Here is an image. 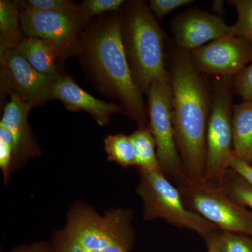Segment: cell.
<instances>
[{"label": "cell", "instance_id": "cell-2", "mask_svg": "<svg viewBox=\"0 0 252 252\" xmlns=\"http://www.w3.org/2000/svg\"><path fill=\"white\" fill-rule=\"evenodd\" d=\"M79 55L98 87L119 99L139 127H149L147 106L134 81L124 48L122 19L101 20L84 33Z\"/></svg>", "mask_w": 252, "mask_h": 252}, {"label": "cell", "instance_id": "cell-9", "mask_svg": "<svg viewBox=\"0 0 252 252\" xmlns=\"http://www.w3.org/2000/svg\"><path fill=\"white\" fill-rule=\"evenodd\" d=\"M0 67L3 88L32 107L54 99L53 91L58 77L36 70L21 55L17 46L0 41Z\"/></svg>", "mask_w": 252, "mask_h": 252}, {"label": "cell", "instance_id": "cell-17", "mask_svg": "<svg viewBox=\"0 0 252 252\" xmlns=\"http://www.w3.org/2000/svg\"><path fill=\"white\" fill-rule=\"evenodd\" d=\"M130 137L135 166L139 170L162 171L158 158L157 144L149 127H139Z\"/></svg>", "mask_w": 252, "mask_h": 252}, {"label": "cell", "instance_id": "cell-21", "mask_svg": "<svg viewBox=\"0 0 252 252\" xmlns=\"http://www.w3.org/2000/svg\"><path fill=\"white\" fill-rule=\"evenodd\" d=\"M208 238L213 241L217 252H252V240L246 235L220 230Z\"/></svg>", "mask_w": 252, "mask_h": 252}, {"label": "cell", "instance_id": "cell-11", "mask_svg": "<svg viewBox=\"0 0 252 252\" xmlns=\"http://www.w3.org/2000/svg\"><path fill=\"white\" fill-rule=\"evenodd\" d=\"M190 57L194 69L202 75L234 78L252 63V47L231 34L190 51Z\"/></svg>", "mask_w": 252, "mask_h": 252}, {"label": "cell", "instance_id": "cell-6", "mask_svg": "<svg viewBox=\"0 0 252 252\" xmlns=\"http://www.w3.org/2000/svg\"><path fill=\"white\" fill-rule=\"evenodd\" d=\"M139 171L137 193L143 202L144 220L162 219L176 228L196 232L205 240L216 233L213 223L186 207L178 189L163 172Z\"/></svg>", "mask_w": 252, "mask_h": 252}, {"label": "cell", "instance_id": "cell-14", "mask_svg": "<svg viewBox=\"0 0 252 252\" xmlns=\"http://www.w3.org/2000/svg\"><path fill=\"white\" fill-rule=\"evenodd\" d=\"M53 97L69 110L89 113L101 126L108 124L111 117L123 109L117 104L95 98L81 89L72 77L64 74L58 77L55 83Z\"/></svg>", "mask_w": 252, "mask_h": 252}, {"label": "cell", "instance_id": "cell-20", "mask_svg": "<svg viewBox=\"0 0 252 252\" xmlns=\"http://www.w3.org/2000/svg\"><path fill=\"white\" fill-rule=\"evenodd\" d=\"M222 188L230 199L240 206L252 209V186L231 169H228L223 181Z\"/></svg>", "mask_w": 252, "mask_h": 252}, {"label": "cell", "instance_id": "cell-22", "mask_svg": "<svg viewBox=\"0 0 252 252\" xmlns=\"http://www.w3.org/2000/svg\"><path fill=\"white\" fill-rule=\"evenodd\" d=\"M238 13V20L233 27V34L242 38L252 47V0H232Z\"/></svg>", "mask_w": 252, "mask_h": 252}, {"label": "cell", "instance_id": "cell-3", "mask_svg": "<svg viewBox=\"0 0 252 252\" xmlns=\"http://www.w3.org/2000/svg\"><path fill=\"white\" fill-rule=\"evenodd\" d=\"M132 217L131 210L123 208L100 215L77 202L68 212L64 228L53 234L52 252H128L135 240Z\"/></svg>", "mask_w": 252, "mask_h": 252}, {"label": "cell", "instance_id": "cell-1", "mask_svg": "<svg viewBox=\"0 0 252 252\" xmlns=\"http://www.w3.org/2000/svg\"><path fill=\"white\" fill-rule=\"evenodd\" d=\"M168 71L176 145L184 175L203 182L212 93L204 75L192 65L190 51L177 46L172 49Z\"/></svg>", "mask_w": 252, "mask_h": 252}, {"label": "cell", "instance_id": "cell-10", "mask_svg": "<svg viewBox=\"0 0 252 252\" xmlns=\"http://www.w3.org/2000/svg\"><path fill=\"white\" fill-rule=\"evenodd\" d=\"M21 23L26 36L51 41L65 59L80 54L84 33L77 14L23 9Z\"/></svg>", "mask_w": 252, "mask_h": 252}, {"label": "cell", "instance_id": "cell-26", "mask_svg": "<svg viewBox=\"0 0 252 252\" xmlns=\"http://www.w3.org/2000/svg\"><path fill=\"white\" fill-rule=\"evenodd\" d=\"M193 2V0H150L149 5L154 16L162 20L172 11Z\"/></svg>", "mask_w": 252, "mask_h": 252}, {"label": "cell", "instance_id": "cell-18", "mask_svg": "<svg viewBox=\"0 0 252 252\" xmlns=\"http://www.w3.org/2000/svg\"><path fill=\"white\" fill-rule=\"evenodd\" d=\"M21 12L18 1H0V41L18 46L22 40Z\"/></svg>", "mask_w": 252, "mask_h": 252}, {"label": "cell", "instance_id": "cell-24", "mask_svg": "<svg viewBox=\"0 0 252 252\" xmlns=\"http://www.w3.org/2000/svg\"><path fill=\"white\" fill-rule=\"evenodd\" d=\"M23 9L77 14L79 5L67 0H28L18 1Z\"/></svg>", "mask_w": 252, "mask_h": 252}, {"label": "cell", "instance_id": "cell-7", "mask_svg": "<svg viewBox=\"0 0 252 252\" xmlns=\"http://www.w3.org/2000/svg\"><path fill=\"white\" fill-rule=\"evenodd\" d=\"M175 183L189 210L221 231L252 237V212L235 203L222 187L193 182L185 175Z\"/></svg>", "mask_w": 252, "mask_h": 252}, {"label": "cell", "instance_id": "cell-28", "mask_svg": "<svg viewBox=\"0 0 252 252\" xmlns=\"http://www.w3.org/2000/svg\"><path fill=\"white\" fill-rule=\"evenodd\" d=\"M230 169L241 176L244 180L252 186V166L250 164L235 156L230 162Z\"/></svg>", "mask_w": 252, "mask_h": 252}, {"label": "cell", "instance_id": "cell-29", "mask_svg": "<svg viewBox=\"0 0 252 252\" xmlns=\"http://www.w3.org/2000/svg\"><path fill=\"white\" fill-rule=\"evenodd\" d=\"M11 252H52V249L51 244L39 242L29 245H20L11 250Z\"/></svg>", "mask_w": 252, "mask_h": 252}, {"label": "cell", "instance_id": "cell-19", "mask_svg": "<svg viewBox=\"0 0 252 252\" xmlns=\"http://www.w3.org/2000/svg\"><path fill=\"white\" fill-rule=\"evenodd\" d=\"M104 142L109 161L116 162L124 168L135 166L133 147L130 135L122 133L108 135Z\"/></svg>", "mask_w": 252, "mask_h": 252}, {"label": "cell", "instance_id": "cell-30", "mask_svg": "<svg viewBox=\"0 0 252 252\" xmlns=\"http://www.w3.org/2000/svg\"><path fill=\"white\" fill-rule=\"evenodd\" d=\"M207 247H208V252H217L215 248V244L210 238L206 240Z\"/></svg>", "mask_w": 252, "mask_h": 252}, {"label": "cell", "instance_id": "cell-5", "mask_svg": "<svg viewBox=\"0 0 252 252\" xmlns=\"http://www.w3.org/2000/svg\"><path fill=\"white\" fill-rule=\"evenodd\" d=\"M233 78L218 77L212 92V105L207 130L206 160L203 182L221 185L230 169L233 150Z\"/></svg>", "mask_w": 252, "mask_h": 252}, {"label": "cell", "instance_id": "cell-8", "mask_svg": "<svg viewBox=\"0 0 252 252\" xmlns=\"http://www.w3.org/2000/svg\"><path fill=\"white\" fill-rule=\"evenodd\" d=\"M149 127L156 141L158 158L168 180L184 176L172 122V94L169 81H154L147 91Z\"/></svg>", "mask_w": 252, "mask_h": 252}, {"label": "cell", "instance_id": "cell-25", "mask_svg": "<svg viewBox=\"0 0 252 252\" xmlns=\"http://www.w3.org/2000/svg\"><path fill=\"white\" fill-rule=\"evenodd\" d=\"M14 150L12 136L5 127L0 126V168L6 185L9 182L11 174Z\"/></svg>", "mask_w": 252, "mask_h": 252}, {"label": "cell", "instance_id": "cell-15", "mask_svg": "<svg viewBox=\"0 0 252 252\" xmlns=\"http://www.w3.org/2000/svg\"><path fill=\"white\" fill-rule=\"evenodd\" d=\"M17 46L23 57L38 72L56 77L63 75L62 69L66 59L51 41L27 36L23 37Z\"/></svg>", "mask_w": 252, "mask_h": 252}, {"label": "cell", "instance_id": "cell-13", "mask_svg": "<svg viewBox=\"0 0 252 252\" xmlns=\"http://www.w3.org/2000/svg\"><path fill=\"white\" fill-rule=\"evenodd\" d=\"M9 94L10 100L5 106L0 126L9 131L14 140L12 173L26 166L27 162L33 158L40 156L41 152L28 124V114L32 105L20 98L16 94Z\"/></svg>", "mask_w": 252, "mask_h": 252}, {"label": "cell", "instance_id": "cell-23", "mask_svg": "<svg viewBox=\"0 0 252 252\" xmlns=\"http://www.w3.org/2000/svg\"><path fill=\"white\" fill-rule=\"evenodd\" d=\"M123 0H86L79 5L77 16L81 27L88 21L97 16L109 11H115L124 4Z\"/></svg>", "mask_w": 252, "mask_h": 252}, {"label": "cell", "instance_id": "cell-12", "mask_svg": "<svg viewBox=\"0 0 252 252\" xmlns=\"http://www.w3.org/2000/svg\"><path fill=\"white\" fill-rule=\"evenodd\" d=\"M172 31L177 46L191 51L210 41L233 34L228 26L217 15L200 9L187 10L174 18Z\"/></svg>", "mask_w": 252, "mask_h": 252}, {"label": "cell", "instance_id": "cell-27", "mask_svg": "<svg viewBox=\"0 0 252 252\" xmlns=\"http://www.w3.org/2000/svg\"><path fill=\"white\" fill-rule=\"evenodd\" d=\"M233 86L243 101H252V63L233 78Z\"/></svg>", "mask_w": 252, "mask_h": 252}, {"label": "cell", "instance_id": "cell-31", "mask_svg": "<svg viewBox=\"0 0 252 252\" xmlns=\"http://www.w3.org/2000/svg\"></svg>", "mask_w": 252, "mask_h": 252}, {"label": "cell", "instance_id": "cell-16", "mask_svg": "<svg viewBox=\"0 0 252 252\" xmlns=\"http://www.w3.org/2000/svg\"><path fill=\"white\" fill-rule=\"evenodd\" d=\"M232 125L235 155L252 165V101L233 105Z\"/></svg>", "mask_w": 252, "mask_h": 252}, {"label": "cell", "instance_id": "cell-4", "mask_svg": "<svg viewBox=\"0 0 252 252\" xmlns=\"http://www.w3.org/2000/svg\"><path fill=\"white\" fill-rule=\"evenodd\" d=\"M122 36L134 81L142 94L156 81H169L165 63V34L142 1L128 3L122 19Z\"/></svg>", "mask_w": 252, "mask_h": 252}]
</instances>
